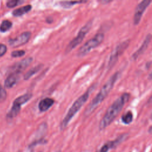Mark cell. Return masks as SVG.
Returning <instances> with one entry per match:
<instances>
[{
	"label": "cell",
	"mask_w": 152,
	"mask_h": 152,
	"mask_svg": "<svg viewBox=\"0 0 152 152\" xmlns=\"http://www.w3.org/2000/svg\"><path fill=\"white\" fill-rule=\"evenodd\" d=\"M32 7L31 5H26L14 10L13 11L12 14L14 17H20L29 12L32 10Z\"/></svg>",
	"instance_id": "9a60e30c"
},
{
	"label": "cell",
	"mask_w": 152,
	"mask_h": 152,
	"mask_svg": "<svg viewBox=\"0 0 152 152\" xmlns=\"http://www.w3.org/2000/svg\"><path fill=\"white\" fill-rule=\"evenodd\" d=\"M128 134L127 133L122 134L117 137L115 140L113 141H109L106 142L103 146L100 148V149L98 152H108L111 149L115 148L121 143L127 139Z\"/></svg>",
	"instance_id": "ba28073f"
},
{
	"label": "cell",
	"mask_w": 152,
	"mask_h": 152,
	"mask_svg": "<svg viewBox=\"0 0 152 152\" xmlns=\"http://www.w3.org/2000/svg\"><path fill=\"white\" fill-rule=\"evenodd\" d=\"M104 34L102 33H97L93 38L87 41L79 49L78 51V56L82 57L88 54L93 49L98 47L104 40Z\"/></svg>",
	"instance_id": "277c9868"
},
{
	"label": "cell",
	"mask_w": 152,
	"mask_h": 152,
	"mask_svg": "<svg viewBox=\"0 0 152 152\" xmlns=\"http://www.w3.org/2000/svg\"><path fill=\"white\" fill-rule=\"evenodd\" d=\"M95 88V86L91 87V88L88 90L86 92H85L82 96L79 97L73 104L71 107L69 109L68 112L67 113L66 117H64L62 122L60 124V129L61 130H64L69 125L70 121L73 119V118L75 116V115L79 111L81 107L84 105V104L87 102L89 99V95L90 93L92 92Z\"/></svg>",
	"instance_id": "3957f363"
},
{
	"label": "cell",
	"mask_w": 152,
	"mask_h": 152,
	"mask_svg": "<svg viewBox=\"0 0 152 152\" xmlns=\"http://www.w3.org/2000/svg\"><path fill=\"white\" fill-rule=\"evenodd\" d=\"M33 61V58L32 57L26 58L20 62L15 64L11 69L10 73H16L20 74L25 70L28 67L30 66Z\"/></svg>",
	"instance_id": "8fae6325"
},
{
	"label": "cell",
	"mask_w": 152,
	"mask_h": 152,
	"mask_svg": "<svg viewBox=\"0 0 152 152\" xmlns=\"http://www.w3.org/2000/svg\"><path fill=\"white\" fill-rule=\"evenodd\" d=\"M32 96V93H28L16 99L13 102L11 110L7 114V118L8 119H13L17 117L20 111L21 106L28 102Z\"/></svg>",
	"instance_id": "8992f818"
},
{
	"label": "cell",
	"mask_w": 152,
	"mask_h": 152,
	"mask_svg": "<svg viewBox=\"0 0 152 152\" xmlns=\"http://www.w3.org/2000/svg\"><path fill=\"white\" fill-rule=\"evenodd\" d=\"M43 65L42 64H39L34 67L33 68L31 69L30 70H29L28 72H27L25 76H24V79L25 80H28L29 78H30L33 75L36 74L37 73H38L42 68Z\"/></svg>",
	"instance_id": "2e32d148"
},
{
	"label": "cell",
	"mask_w": 152,
	"mask_h": 152,
	"mask_svg": "<svg viewBox=\"0 0 152 152\" xmlns=\"http://www.w3.org/2000/svg\"><path fill=\"white\" fill-rule=\"evenodd\" d=\"M13 24L10 20H4L2 21V23L0 25V32L4 33L9 30L12 27Z\"/></svg>",
	"instance_id": "e0dca14e"
},
{
	"label": "cell",
	"mask_w": 152,
	"mask_h": 152,
	"mask_svg": "<svg viewBox=\"0 0 152 152\" xmlns=\"http://www.w3.org/2000/svg\"><path fill=\"white\" fill-rule=\"evenodd\" d=\"M129 40H126L119 43V44L115 48L114 51L110 56L109 62H108L107 65L108 69H111L116 64L118 59V58L123 54V52L127 49V48L129 45Z\"/></svg>",
	"instance_id": "52a82bcc"
},
{
	"label": "cell",
	"mask_w": 152,
	"mask_h": 152,
	"mask_svg": "<svg viewBox=\"0 0 152 152\" xmlns=\"http://www.w3.org/2000/svg\"><path fill=\"white\" fill-rule=\"evenodd\" d=\"M20 74L16 73H10V75L7 77L4 82V86L6 88L10 89L17 83Z\"/></svg>",
	"instance_id": "5bb4252c"
},
{
	"label": "cell",
	"mask_w": 152,
	"mask_h": 152,
	"mask_svg": "<svg viewBox=\"0 0 152 152\" xmlns=\"http://www.w3.org/2000/svg\"><path fill=\"white\" fill-rule=\"evenodd\" d=\"M151 2V0H144V1H141L140 3H139L137 5L135 10L134 18H133L134 24L135 25H139L143 13H144L147 7H148Z\"/></svg>",
	"instance_id": "30bf717a"
},
{
	"label": "cell",
	"mask_w": 152,
	"mask_h": 152,
	"mask_svg": "<svg viewBox=\"0 0 152 152\" xmlns=\"http://www.w3.org/2000/svg\"><path fill=\"white\" fill-rule=\"evenodd\" d=\"M26 52L23 50H17V51H14L12 52L11 53V57L13 58H18V57H23L25 55Z\"/></svg>",
	"instance_id": "7402d4cb"
},
{
	"label": "cell",
	"mask_w": 152,
	"mask_h": 152,
	"mask_svg": "<svg viewBox=\"0 0 152 152\" xmlns=\"http://www.w3.org/2000/svg\"><path fill=\"white\" fill-rule=\"evenodd\" d=\"M7 50V48L6 45L0 43V57L4 56Z\"/></svg>",
	"instance_id": "cb8c5ba5"
},
{
	"label": "cell",
	"mask_w": 152,
	"mask_h": 152,
	"mask_svg": "<svg viewBox=\"0 0 152 152\" xmlns=\"http://www.w3.org/2000/svg\"><path fill=\"white\" fill-rule=\"evenodd\" d=\"M54 100L53 99L47 98L42 99L39 103V109L41 112H45L54 105Z\"/></svg>",
	"instance_id": "4fadbf2b"
},
{
	"label": "cell",
	"mask_w": 152,
	"mask_h": 152,
	"mask_svg": "<svg viewBox=\"0 0 152 152\" xmlns=\"http://www.w3.org/2000/svg\"><path fill=\"white\" fill-rule=\"evenodd\" d=\"M40 152H42V151H40Z\"/></svg>",
	"instance_id": "d4e9b609"
},
{
	"label": "cell",
	"mask_w": 152,
	"mask_h": 152,
	"mask_svg": "<svg viewBox=\"0 0 152 152\" xmlns=\"http://www.w3.org/2000/svg\"><path fill=\"white\" fill-rule=\"evenodd\" d=\"M92 20H89L88 23L81 28L80 31L78 32L77 36L74 37L66 47V53H69L71 51H73L75 48H76L80 43L83 41L86 35L88 34L89 31L90 30L92 26Z\"/></svg>",
	"instance_id": "5b68a950"
},
{
	"label": "cell",
	"mask_w": 152,
	"mask_h": 152,
	"mask_svg": "<svg viewBox=\"0 0 152 152\" xmlns=\"http://www.w3.org/2000/svg\"><path fill=\"white\" fill-rule=\"evenodd\" d=\"M47 143V140H45V139H43L36 140L35 141H33L31 144H30L28 147L30 150H32L33 148H35L38 144H46Z\"/></svg>",
	"instance_id": "ffe728a7"
},
{
	"label": "cell",
	"mask_w": 152,
	"mask_h": 152,
	"mask_svg": "<svg viewBox=\"0 0 152 152\" xmlns=\"http://www.w3.org/2000/svg\"><path fill=\"white\" fill-rule=\"evenodd\" d=\"M30 37L31 33L30 32H23L15 38L10 39L8 40L9 45L13 48H16L23 45L28 42V41L30 40Z\"/></svg>",
	"instance_id": "9c48e42d"
},
{
	"label": "cell",
	"mask_w": 152,
	"mask_h": 152,
	"mask_svg": "<svg viewBox=\"0 0 152 152\" xmlns=\"http://www.w3.org/2000/svg\"><path fill=\"white\" fill-rule=\"evenodd\" d=\"M151 40V34H148L145 39L144 40L142 45H141V47L139 48V49H137L132 55L131 58L133 60H136L139 57L140 55H141L143 53H144V52L147 49V48H148V45H149V43L150 42Z\"/></svg>",
	"instance_id": "7c38bea8"
},
{
	"label": "cell",
	"mask_w": 152,
	"mask_h": 152,
	"mask_svg": "<svg viewBox=\"0 0 152 152\" xmlns=\"http://www.w3.org/2000/svg\"><path fill=\"white\" fill-rule=\"evenodd\" d=\"M7 98V92L0 84V102L4 101Z\"/></svg>",
	"instance_id": "603a6c76"
},
{
	"label": "cell",
	"mask_w": 152,
	"mask_h": 152,
	"mask_svg": "<svg viewBox=\"0 0 152 152\" xmlns=\"http://www.w3.org/2000/svg\"><path fill=\"white\" fill-rule=\"evenodd\" d=\"M86 1H62L60 2V4L62 7L64 8H70L72 6L77 4H81L86 3Z\"/></svg>",
	"instance_id": "d6986e66"
},
{
	"label": "cell",
	"mask_w": 152,
	"mask_h": 152,
	"mask_svg": "<svg viewBox=\"0 0 152 152\" xmlns=\"http://www.w3.org/2000/svg\"><path fill=\"white\" fill-rule=\"evenodd\" d=\"M122 121L125 124H129L131 123L133 120V115L131 111H128L124 115L122 116L121 118Z\"/></svg>",
	"instance_id": "ac0fdd59"
},
{
	"label": "cell",
	"mask_w": 152,
	"mask_h": 152,
	"mask_svg": "<svg viewBox=\"0 0 152 152\" xmlns=\"http://www.w3.org/2000/svg\"><path fill=\"white\" fill-rule=\"evenodd\" d=\"M23 1H18V0H10L7 2V7L8 8H14L16 7L17 6L23 3Z\"/></svg>",
	"instance_id": "44dd1931"
},
{
	"label": "cell",
	"mask_w": 152,
	"mask_h": 152,
	"mask_svg": "<svg viewBox=\"0 0 152 152\" xmlns=\"http://www.w3.org/2000/svg\"><path fill=\"white\" fill-rule=\"evenodd\" d=\"M120 76L119 72H116L114 74L111 78L107 81V82L103 85L100 89V92L98 93L96 96L92 100L90 104L87 107L86 111H84V115L86 117H88L96 109L97 107L103 101V100L107 97Z\"/></svg>",
	"instance_id": "7a4b0ae2"
},
{
	"label": "cell",
	"mask_w": 152,
	"mask_h": 152,
	"mask_svg": "<svg viewBox=\"0 0 152 152\" xmlns=\"http://www.w3.org/2000/svg\"><path fill=\"white\" fill-rule=\"evenodd\" d=\"M129 98V94L128 93H124L110 106L100 122V130L105 129L114 121V120L122 111L125 104L128 101Z\"/></svg>",
	"instance_id": "6da1fadb"
}]
</instances>
